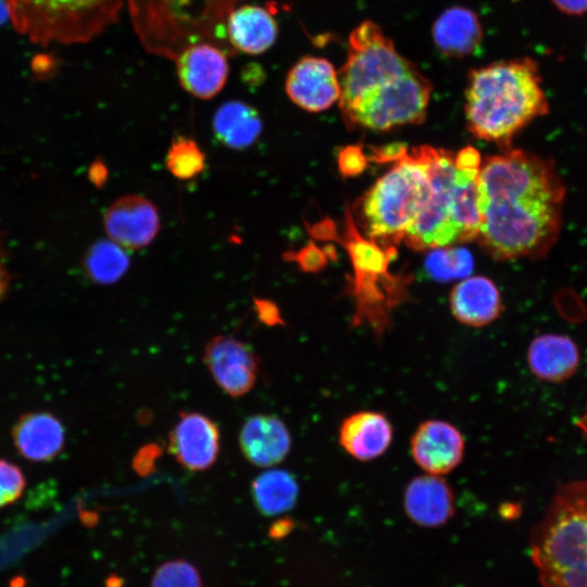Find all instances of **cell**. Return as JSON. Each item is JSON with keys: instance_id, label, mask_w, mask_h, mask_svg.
Masks as SVG:
<instances>
[{"instance_id": "1", "label": "cell", "mask_w": 587, "mask_h": 587, "mask_svg": "<svg viewBox=\"0 0 587 587\" xmlns=\"http://www.w3.org/2000/svg\"><path fill=\"white\" fill-rule=\"evenodd\" d=\"M565 185L552 160L508 148L478 172L477 240L498 261L540 259L557 243Z\"/></svg>"}, {"instance_id": "2", "label": "cell", "mask_w": 587, "mask_h": 587, "mask_svg": "<svg viewBox=\"0 0 587 587\" xmlns=\"http://www.w3.org/2000/svg\"><path fill=\"white\" fill-rule=\"evenodd\" d=\"M464 112L474 137L510 148L514 136L549 113L538 63L522 57L470 70Z\"/></svg>"}, {"instance_id": "3", "label": "cell", "mask_w": 587, "mask_h": 587, "mask_svg": "<svg viewBox=\"0 0 587 587\" xmlns=\"http://www.w3.org/2000/svg\"><path fill=\"white\" fill-rule=\"evenodd\" d=\"M420 149L427 165V191L404 242L423 251L476 239L480 222L479 168L459 166L455 154L445 149Z\"/></svg>"}, {"instance_id": "4", "label": "cell", "mask_w": 587, "mask_h": 587, "mask_svg": "<svg viewBox=\"0 0 587 587\" xmlns=\"http://www.w3.org/2000/svg\"><path fill=\"white\" fill-rule=\"evenodd\" d=\"M529 546L541 587H587V478L557 488Z\"/></svg>"}, {"instance_id": "5", "label": "cell", "mask_w": 587, "mask_h": 587, "mask_svg": "<svg viewBox=\"0 0 587 587\" xmlns=\"http://www.w3.org/2000/svg\"><path fill=\"white\" fill-rule=\"evenodd\" d=\"M364 193L360 218L373 242L398 243L414 223L426 197L428 173L420 147L404 151Z\"/></svg>"}, {"instance_id": "6", "label": "cell", "mask_w": 587, "mask_h": 587, "mask_svg": "<svg viewBox=\"0 0 587 587\" xmlns=\"http://www.w3.org/2000/svg\"><path fill=\"white\" fill-rule=\"evenodd\" d=\"M14 27L33 42L82 43L113 24L123 0H5Z\"/></svg>"}, {"instance_id": "7", "label": "cell", "mask_w": 587, "mask_h": 587, "mask_svg": "<svg viewBox=\"0 0 587 587\" xmlns=\"http://www.w3.org/2000/svg\"><path fill=\"white\" fill-rule=\"evenodd\" d=\"M433 86L413 63L403 72L370 87L351 101L339 104L349 128L385 132L425 121Z\"/></svg>"}, {"instance_id": "8", "label": "cell", "mask_w": 587, "mask_h": 587, "mask_svg": "<svg viewBox=\"0 0 587 587\" xmlns=\"http://www.w3.org/2000/svg\"><path fill=\"white\" fill-rule=\"evenodd\" d=\"M285 90L297 107L319 113L339 101L341 88L338 72L330 61L304 55L288 71Z\"/></svg>"}, {"instance_id": "9", "label": "cell", "mask_w": 587, "mask_h": 587, "mask_svg": "<svg viewBox=\"0 0 587 587\" xmlns=\"http://www.w3.org/2000/svg\"><path fill=\"white\" fill-rule=\"evenodd\" d=\"M203 361L221 389L232 397L248 394L257 382V355L234 337H213L204 348Z\"/></svg>"}, {"instance_id": "10", "label": "cell", "mask_w": 587, "mask_h": 587, "mask_svg": "<svg viewBox=\"0 0 587 587\" xmlns=\"http://www.w3.org/2000/svg\"><path fill=\"white\" fill-rule=\"evenodd\" d=\"M415 464L427 474L446 475L462 462L465 440L462 433L444 420H425L410 438Z\"/></svg>"}, {"instance_id": "11", "label": "cell", "mask_w": 587, "mask_h": 587, "mask_svg": "<svg viewBox=\"0 0 587 587\" xmlns=\"http://www.w3.org/2000/svg\"><path fill=\"white\" fill-rule=\"evenodd\" d=\"M227 54V51L210 41L185 47L175 57L176 73L182 87L199 99L209 100L215 97L228 78Z\"/></svg>"}, {"instance_id": "12", "label": "cell", "mask_w": 587, "mask_h": 587, "mask_svg": "<svg viewBox=\"0 0 587 587\" xmlns=\"http://www.w3.org/2000/svg\"><path fill=\"white\" fill-rule=\"evenodd\" d=\"M104 229L111 240L124 249H140L155 238L160 216L145 197L127 195L115 200L104 213Z\"/></svg>"}, {"instance_id": "13", "label": "cell", "mask_w": 587, "mask_h": 587, "mask_svg": "<svg viewBox=\"0 0 587 587\" xmlns=\"http://www.w3.org/2000/svg\"><path fill=\"white\" fill-rule=\"evenodd\" d=\"M168 439L176 461L190 471L209 469L218 454V428L210 417L198 412L182 413Z\"/></svg>"}, {"instance_id": "14", "label": "cell", "mask_w": 587, "mask_h": 587, "mask_svg": "<svg viewBox=\"0 0 587 587\" xmlns=\"http://www.w3.org/2000/svg\"><path fill=\"white\" fill-rule=\"evenodd\" d=\"M402 500L409 519L424 527L441 526L455 512L453 489L439 475L425 473L410 479Z\"/></svg>"}, {"instance_id": "15", "label": "cell", "mask_w": 587, "mask_h": 587, "mask_svg": "<svg viewBox=\"0 0 587 587\" xmlns=\"http://www.w3.org/2000/svg\"><path fill=\"white\" fill-rule=\"evenodd\" d=\"M392 424L383 412L363 410L348 415L340 424L338 440L341 448L361 462L383 455L392 442Z\"/></svg>"}, {"instance_id": "16", "label": "cell", "mask_w": 587, "mask_h": 587, "mask_svg": "<svg viewBox=\"0 0 587 587\" xmlns=\"http://www.w3.org/2000/svg\"><path fill=\"white\" fill-rule=\"evenodd\" d=\"M239 444L249 462L258 466H271L286 458L291 438L280 419L258 414L245 421L239 433Z\"/></svg>"}, {"instance_id": "17", "label": "cell", "mask_w": 587, "mask_h": 587, "mask_svg": "<svg viewBox=\"0 0 587 587\" xmlns=\"http://www.w3.org/2000/svg\"><path fill=\"white\" fill-rule=\"evenodd\" d=\"M17 452L32 462L54 459L63 449L65 430L61 421L49 412L22 415L12 429Z\"/></svg>"}, {"instance_id": "18", "label": "cell", "mask_w": 587, "mask_h": 587, "mask_svg": "<svg viewBox=\"0 0 587 587\" xmlns=\"http://www.w3.org/2000/svg\"><path fill=\"white\" fill-rule=\"evenodd\" d=\"M278 25L272 13L255 4L235 8L226 20V37L235 51L258 55L276 41Z\"/></svg>"}, {"instance_id": "19", "label": "cell", "mask_w": 587, "mask_h": 587, "mask_svg": "<svg viewBox=\"0 0 587 587\" xmlns=\"http://www.w3.org/2000/svg\"><path fill=\"white\" fill-rule=\"evenodd\" d=\"M450 310L460 323L483 327L496 321L502 312L497 286L483 276L467 277L454 286L450 294Z\"/></svg>"}, {"instance_id": "20", "label": "cell", "mask_w": 587, "mask_h": 587, "mask_svg": "<svg viewBox=\"0 0 587 587\" xmlns=\"http://www.w3.org/2000/svg\"><path fill=\"white\" fill-rule=\"evenodd\" d=\"M432 36L436 48L448 58H465L474 53L483 39V26L476 12L453 5L435 20Z\"/></svg>"}, {"instance_id": "21", "label": "cell", "mask_w": 587, "mask_h": 587, "mask_svg": "<svg viewBox=\"0 0 587 587\" xmlns=\"http://www.w3.org/2000/svg\"><path fill=\"white\" fill-rule=\"evenodd\" d=\"M579 350L567 336L542 334L536 336L527 349L530 372L548 383H561L573 376L579 366Z\"/></svg>"}, {"instance_id": "22", "label": "cell", "mask_w": 587, "mask_h": 587, "mask_svg": "<svg viewBox=\"0 0 587 587\" xmlns=\"http://www.w3.org/2000/svg\"><path fill=\"white\" fill-rule=\"evenodd\" d=\"M212 126L216 139L232 149L249 148L262 133L259 112L237 100L225 102L216 110Z\"/></svg>"}, {"instance_id": "23", "label": "cell", "mask_w": 587, "mask_h": 587, "mask_svg": "<svg viewBox=\"0 0 587 587\" xmlns=\"http://www.w3.org/2000/svg\"><path fill=\"white\" fill-rule=\"evenodd\" d=\"M299 486L295 476L284 470L261 473L252 483L253 500L264 515L289 511L296 503Z\"/></svg>"}, {"instance_id": "24", "label": "cell", "mask_w": 587, "mask_h": 587, "mask_svg": "<svg viewBox=\"0 0 587 587\" xmlns=\"http://www.w3.org/2000/svg\"><path fill=\"white\" fill-rule=\"evenodd\" d=\"M128 266L129 258L124 248L111 239L93 245L85 260L89 277L99 284L115 283L125 274Z\"/></svg>"}, {"instance_id": "25", "label": "cell", "mask_w": 587, "mask_h": 587, "mask_svg": "<svg viewBox=\"0 0 587 587\" xmlns=\"http://www.w3.org/2000/svg\"><path fill=\"white\" fill-rule=\"evenodd\" d=\"M165 165L176 178L191 179L205 168V155L193 139L182 136L172 141Z\"/></svg>"}, {"instance_id": "26", "label": "cell", "mask_w": 587, "mask_h": 587, "mask_svg": "<svg viewBox=\"0 0 587 587\" xmlns=\"http://www.w3.org/2000/svg\"><path fill=\"white\" fill-rule=\"evenodd\" d=\"M426 258V270L436 279L466 276L473 267L470 252L463 248H434Z\"/></svg>"}, {"instance_id": "27", "label": "cell", "mask_w": 587, "mask_h": 587, "mask_svg": "<svg viewBox=\"0 0 587 587\" xmlns=\"http://www.w3.org/2000/svg\"><path fill=\"white\" fill-rule=\"evenodd\" d=\"M151 587H201V580L193 565L176 560L162 564L155 571Z\"/></svg>"}, {"instance_id": "28", "label": "cell", "mask_w": 587, "mask_h": 587, "mask_svg": "<svg viewBox=\"0 0 587 587\" xmlns=\"http://www.w3.org/2000/svg\"><path fill=\"white\" fill-rule=\"evenodd\" d=\"M25 487L26 478L20 466L0 459V509L16 502Z\"/></svg>"}, {"instance_id": "29", "label": "cell", "mask_w": 587, "mask_h": 587, "mask_svg": "<svg viewBox=\"0 0 587 587\" xmlns=\"http://www.w3.org/2000/svg\"><path fill=\"white\" fill-rule=\"evenodd\" d=\"M338 166L344 176L358 175L366 167L365 154L358 146L346 147L339 152Z\"/></svg>"}, {"instance_id": "30", "label": "cell", "mask_w": 587, "mask_h": 587, "mask_svg": "<svg viewBox=\"0 0 587 587\" xmlns=\"http://www.w3.org/2000/svg\"><path fill=\"white\" fill-rule=\"evenodd\" d=\"M160 449L155 445H149L140 449L134 458L133 466L140 475L149 474L160 455Z\"/></svg>"}, {"instance_id": "31", "label": "cell", "mask_w": 587, "mask_h": 587, "mask_svg": "<svg viewBox=\"0 0 587 587\" xmlns=\"http://www.w3.org/2000/svg\"><path fill=\"white\" fill-rule=\"evenodd\" d=\"M295 259L304 271H316L325 262L322 251L313 245L302 248Z\"/></svg>"}, {"instance_id": "32", "label": "cell", "mask_w": 587, "mask_h": 587, "mask_svg": "<svg viewBox=\"0 0 587 587\" xmlns=\"http://www.w3.org/2000/svg\"><path fill=\"white\" fill-rule=\"evenodd\" d=\"M254 302H255L257 313L261 322L271 326L283 323V320L280 317L278 308L276 307V304H274L273 302L268 300H263V299L254 300Z\"/></svg>"}, {"instance_id": "33", "label": "cell", "mask_w": 587, "mask_h": 587, "mask_svg": "<svg viewBox=\"0 0 587 587\" xmlns=\"http://www.w3.org/2000/svg\"><path fill=\"white\" fill-rule=\"evenodd\" d=\"M551 2L566 15L579 16L587 13V0H551Z\"/></svg>"}, {"instance_id": "34", "label": "cell", "mask_w": 587, "mask_h": 587, "mask_svg": "<svg viewBox=\"0 0 587 587\" xmlns=\"http://www.w3.org/2000/svg\"><path fill=\"white\" fill-rule=\"evenodd\" d=\"M8 283H9L8 273L3 265V262L0 259V301L2 300V298L4 297L7 292Z\"/></svg>"}, {"instance_id": "35", "label": "cell", "mask_w": 587, "mask_h": 587, "mask_svg": "<svg viewBox=\"0 0 587 587\" xmlns=\"http://www.w3.org/2000/svg\"><path fill=\"white\" fill-rule=\"evenodd\" d=\"M576 426L580 429V432L587 439V409L582 415V417L576 422Z\"/></svg>"}, {"instance_id": "36", "label": "cell", "mask_w": 587, "mask_h": 587, "mask_svg": "<svg viewBox=\"0 0 587 587\" xmlns=\"http://www.w3.org/2000/svg\"><path fill=\"white\" fill-rule=\"evenodd\" d=\"M8 16L10 17L5 0H0V24H2Z\"/></svg>"}]
</instances>
